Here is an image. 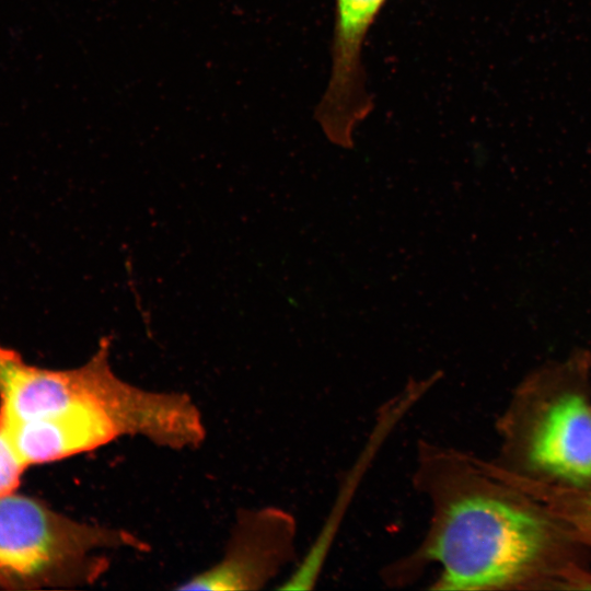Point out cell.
<instances>
[{"instance_id":"obj_1","label":"cell","mask_w":591,"mask_h":591,"mask_svg":"<svg viewBox=\"0 0 591 591\" xmlns=\"http://www.w3.org/2000/svg\"><path fill=\"white\" fill-rule=\"evenodd\" d=\"M487 477L463 453L419 443L414 482L429 501V526L418 548L392 565L391 582L414 579L433 564L432 589H498L543 565L555 544L551 523Z\"/></svg>"},{"instance_id":"obj_2","label":"cell","mask_w":591,"mask_h":591,"mask_svg":"<svg viewBox=\"0 0 591 591\" xmlns=\"http://www.w3.org/2000/svg\"><path fill=\"white\" fill-rule=\"evenodd\" d=\"M126 548L150 546L127 530L74 520L14 491L0 496V589L92 584L109 567L106 552Z\"/></svg>"},{"instance_id":"obj_3","label":"cell","mask_w":591,"mask_h":591,"mask_svg":"<svg viewBox=\"0 0 591 591\" xmlns=\"http://www.w3.org/2000/svg\"><path fill=\"white\" fill-rule=\"evenodd\" d=\"M297 522L278 507L242 509L221 558L177 590L255 591L296 558Z\"/></svg>"},{"instance_id":"obj_4","label":"cell","mask_w":591,"mask_h":591,"mask_svg":"<svg viewBox=\"0 0 591 591\" xmlns=\"http://www.w3.org/2000/svg\"><path fill=\"white\" fill-rule=\"evenodd\" d=\"M106 398L105 375L94 357L63 370L46 369L23 360L0 345V424L33 422L71 410L102 409Z\"/></svg>"},{"instance_id":"obj_5","label":"cell","mask_w":591,"mask_h":591,"mask_svg":"<svg viewBox=\"0 0 591 591\" xmlns=\"http://www.w3.org/2000/svg\"><path fill=\"white\" fill-rule=\"evenodd\" d=\"M386 0H335L332 71L315 117L326 137L352 148L355 127L372 109L366 89L361 50L367 34Z\"/></svg>"},{"instance_id":"obj_6","label":"cell","mask_w":591,"mask_h":591,"mask_svg":"<svg viewBox=\"0 0 591 591\" xmlns=\"http://www.w3.org/2000/svg\"><path fill=\"white\" fill-rule=\"evenodd\" d=\"M530 462L569 483L591 482V406L580 392L552 397L536 415L528 437Z\"/></svg>"},{"instance_id":"obj_7","label":"cell","mask_w":591,"mask_h":591,"mask_svg":"<svg viewBox=\"0 0 591 591\" xmlns=\"http://www.w3.org/2000/svg\"><path fill=\"white\" fill-rule=\"evenodd\" d=\"M2 428L25 467L92 451L125 437L113 418L93 409Z\"/></svg>"},{"instance_id":"obj_8","label":"cell","mask_w":591,"mask_h":591,"mask_svg":"<svg viewBox=\"0 0 591 591\" xmlns=\"http://www.w3.org/2000/svg\"><path fill=\"white\" fill-rule=\"evenodd\" d=\"M25 468L0 425V496L15 490Z\"/></svg>"},{"instance_id":"obj_9","label":"cell","mask_w":591,"mask_h":591,"mask_svg":"<svg viewBox=\"0 0 591 591\" xmlns=\"http://www.w3.org/2000/svg\"><path fill=\"white\" fill-rule=\"evenodd\" d=\"M587 507H588V511L590 512V515H591V496L588 498Z\"/></svg>"}]
</instances>
